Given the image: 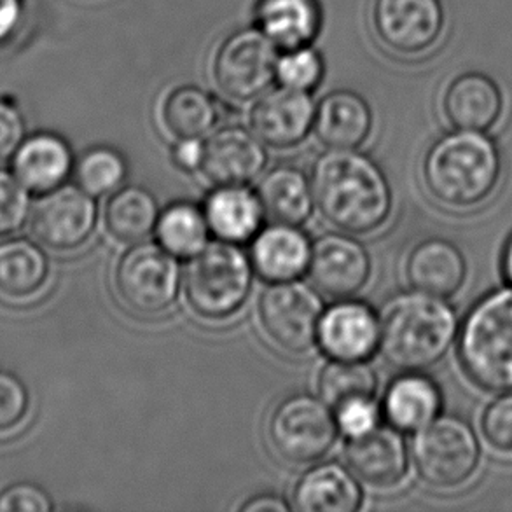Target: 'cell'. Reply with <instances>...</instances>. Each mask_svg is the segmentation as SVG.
Instances as JSON below:
<instances>
[{"label":"cell","mask_w":512,"mask_h":512,"mask_svg":"<svg viewBox=\"0 0 512 512\" xmlns=\"http://www.w3.org/2000/svg\"><path fill=\"white\" fill-rule=\"evenodd\" d=\"M443 399L436 383L411 371L388 387L383 411L388 422L401 432H418L441 413Z\"/></svg>","instance_id":"cell-28"},{"label":"cell","mask_w":512,"mask_h":512,"mask_svg":"<svg viewBox=\"0 0 512 512\" xmlns=\"http://www.w3.org/2000/svg\"><path fill=\"white\" fill-rule=\"evenodd\" d=\"M128 175L125 158L112 147H91L74 163L77 186L91 196L118 191Z\"/></svg>","instance_id":"cell-33"},{"label":"cell","mask_w":512,"mask_h":512,"mask_svg":"<svg viewBox=\"0 0 512 512\" xmlns=\"http://www.w3.org/2000/svg\"><path fill=\"white\" fill-rule=\"evenodd\" d=\"M306 273L320 294L352 298L369 280L371 259L366 247L352 236L331 233L313 243Z\"/></svg>","instance_id":"cell-14"},{"label":"cell","mask_w":512,"mask_h":512,"mask_svg":"<svg viewBox=\"0 0 512 512\" xmlns=\"http://www.w3.org/2000/svg\"><path fill=\"white\" fill-rule=\"evenodd\" d=\"M411 455L418 476L434 488L451 490L476 474L481 446L471 425L457 416H437L416 432Z\"/></svg>","instance_id":"cell-7"},{"label":"cell","mask_w":512,"mask_h":512,"mask_svg":"<svg viewBox=\"0 0 512 512\" xmlns=\"http://www.w3.org/2000/svg\"><path fill=\"white\" fill-rule=\"evenodd\" d=\"M292 507L282 497L273 493H263L247 500L240 511L242 512H289Z\"/></svg>","instance_id":"cell-43"},{"label":"cell","mask_w":512,"mask_h":512,"mask_svg":"<svg viewBox=\"0 0 512 512\" xmlns=\"http://www.w3.org/2000/svg\"><path fill=\"white\" fill-rule=\"evenodd\" d=\"M32 397L27 385L11 371L0 369V436L13 434L27 422Z\"/></svg>","instance_id":"cell-35"},{"label":"cell","mask_w":512,"mask_h":512,"mask_svg":"<svg viewBox=\"0 0 512 512\" xmlns=\"http://www.w3.org/2000/svg\"><path fill=\"white\" fill-rule=\"evenodd\" d=\"M203 140L187 139L175 140L172 160L175 167L186 172L200 170L201 158H203Z\"/></svg>","instance_id":"cell-41"},{"label":"cell","mask_w":512,"mask_h":512,"mask_svg":"<svg viewBox=\"0 0 512 512\" xmlns=\"http://www.w3.org/2000/svg\"><path fill=\"white\" fill-rule=\"evenodd\" d=\"M256 27L280 51L312 46L322 28L319 0H257Z\"/></svg>","instance_id":"cell-24"},{"label":"cell","mask_w":512,"mask_h":512,"mask_svg":"<svg viewBox=\"0 0 512 512\" xmlns=\"http://www.w3.org/2000/svg\"><path fill=\"white\" fill-rule=\"evenodd\" d=\"M30 196L13 173L0 168V238L18 233L30 219Z\"/></svg>","instance_id":"cell-36"},{"label":"cell","mask_w":512,"mask_h":512,"mask_svg":"<svg viewBox=\"0 0 512 512\" xmlns=\"http://www.w3.org/2000/svg\"><path fill=\"white\" fill-rule=\"evenodd\" d=\"M27 139V126L20 109L0 98V163L11 160L21 142Z\"/></svg>","instance_id":"cell-40"},{"label":"cell","mask_w":512,"mask_h":512,"mask_svg":"<svg viewBox=\"0 0 512 512\" xmlns=\"http://www.w3.org/2000/svg\"><path fill=\"white\" fill-rule=\"evenodd\" d=\"M502 161L486 133L455 130L437 139L422 163L423 186L430 198L453 210L485 203L499 184Z\"/></svg>","instance_id":"cell-2"},{"label":"cell","mask_w":512,"mask_h":512,"mask_svg":"<svg viewBox=\"0 0 512 512\" xmlns=\"http://www.w3.org/2000/svg\"><path fill=\"white\" fill-rule=\"evenodd\" d=\"M268 153L256 133L224 126L203 144L200 172L214 186H245L263 173Z\"/></svg>","instance_id":"cell-15"},{"label":"cell","mask_w":512,"mask_h":512,"mask_svg":"<svg viewBox=\"0 0 512 512\" xmlns=\"http://www.w3.org/2000/svg\"><path fill=\"white\" fill-rule=\"evenodd\" d=\"M156 236L163 249L175 257H193L208 243L207 215L193 203H173L160 215Z\"/></svg>","instance_id":"cell-31"},{"label":"cell","mask_w":512,"mask_h":512,"mask_svg":"<svg viewBox=\"0 0 512 512\" xmlns=\"http://www.w3.org/2000/svg\"><path fill=\"white\" fill-rule=\"evenodd\" d=\"M343 457L353 476L373 488H394L408 476V446L395 427L378 425L364 436L350 437Z\"/></svg>","instance_id":"cell-17"},{"label":"cell","mask_w":512,"mask_h":512,"mask_svg":"<svg viewBox=\"0 0 512 512\" xmlns=\"http://www.w3.org/2000/svg\"><path fill=\"white\" fill-rule=\"evenodd\" d=\"M180 282L177 257L160 243H135L114 271L119 299L137 315H158L168 310L179 296Z\"/></svg>","instance_id":"cell-9"},{"label":"cell","mask_w":512,"mask_h":512,"mask_svg":"<svg viewBox=\"0 0 512 512\" xmlns=\"http://www.w3.org/2000/svg\"><path fill=\"white\" fill-rule=\"evenodd\" d=\"M360 506L359 481L340 464L315 465L292 490V507L301 512H353Z\"/></svg>","instance_id":"cell-25"},{"label":"cell","mask_w":512,"mask_h":512,"mask_svg":"<svg viewBox=\"0 0 512 512\" xmlns=\"http://www.w3.org/2000/svg\"><path fill=\"white\" fill-rule=\"evenodd\" d=\"M160 215L158 200L149 189L140 186L119 187L105 205V228L119 243L135 245L153 233Z\"/></svg>","instance_id":"cell-30"},{"label":"cell","mask_w":512,"mask_h":512,"mask_svg":"<svg viewBox=\"0 0 512 512\" xmlns=\"http://www.w3.org/2000/svg\"><path fill=\"white\" fill-rule=\"evenodd\" d=\"M312 245L298 226L271 224L254 236L250 261L257 275L270 282L301 277L310 264Z\"/></svg>","instance_id":"cell-23"},{"label":"cell","mask_w":512,"mask_h":512,"mask_svg":"<svg viewBox=\"0 0 512 512\" xmlns=\"http://www.w3.org/2000/svg\"><path fill=\"white\" fill-rule=\"evenodd\" d=\"M404 271L411 289L446 299L465 284L467 261L450 240L427 238L409 252Z\"/></svg>","instance_id":"cell-19"},{"label":"cell","mask_w":512,"mask_h":512,"mask_svg":"<svg viewBox=\"0 0 512 512\" xmlns=\"http://www.w3.org/2000/svg\"><path fill=\"white\" fill-rule=\"evenodd\" d=\"M53 502L41 486L14 483L0 490V512H51Z\"/></svg>","instance_id":"cell-39"},{"label":"cell","mask_w":512,"mask_h":512,"mask_svg":"<svg viewBox=\"0 0 512 512\" xmlns=\"http://www.w3.org/2000/svg\"><path fill=\"white\" fill-rule=\"evenodd\" d=\"M254 264L238 243H207L189 257L184 273L187 305L208 320H224L242 308L254 282Z\"/></svg>","instance_id":"cell-5"},{"label":"cell","mask_w":512,"mask_h":512,"mask_svg":"<svg viewBox=\"0 0 512 512\" xmlns=\"http://www.w3.org/2000/svg\"><path fill=\"white\" fill-rule=\"evenodd\" d=\"M256 196L271 224L301 226L312 217L315 205L312 180L299 168L291 165L271 168L259 180Z\"/></svg>","instance_id":"cell-26"},{"label":"cell","mask_w":512,"mask_h":512,"mask_svg":"<svg viewBox=\"0 0 512 512\" xmlns=\"http://www.w3.org/2000/svg\"><path fill=\"white\" fill-rule=\"evenodd\" d=\"M441 111L455 130L490 132L506 112V97L499 83L483 72H464L448 81Z\"/></svg>","instance_id":"cell-16"},{"label":"cell","mask_w":512,"mask_h":512,"mask_svg":"<svg viewBox=\"0 0 512 512\" xmlns=\"http://www.w3.org/2000/svg\"><path fill=\"white\" fill-rule=\"evenodd\" d=\"M23 0H0V46L13 39L23 21Z\"/></svg>","instance_id":"cell-42"},{"label":"cell","mask_w":512,"mask_h":512,"mask_svg":"<svg viewBox=\"0 0 512 512\" xmlns=\"http://www.w3.org/2000/svg\"><path fill=\"white\" fill-rule=\"evenodd\" d=\"M373 111L350 90L331 91L315 111L313 133L327 149H359L373 132Z\"/></svg>","instance_id":"cell-21"},{"label":"cell","mask_w":512,"mask_h":512,"mask_svg":"<svg viewBox=\"0 0 512 512\" xmlns=\"http://www.w3.org/2000/svg\"><path fill=\"white\" fill-rule=\"evenodd\" d=\"M203 210L210 231L224 242H249L257 235L263 219L256 193L243 186L217 187Z\"/></svg>","instance_id":"cell-29"},{"label":"cell","mask_w":512,"mask_h":512,"mask_svg":"<svg viewBox=\"0 0 512 512\" xmlns=\"http://www.w3.org/2000/svg\"><path fill=\"white\" fill-rule=\"evenodd\" d=\"M458 357L488 392H512V287L488 294L465 317Z\"/></svg>","instance_id":"cell-4"},{"label":"cell","mask_w":512,"mask_h":512,"mask_svg":"<svg viewBox=\"0 0 512 512\" xmlns=\"http://www.w3.org/2000/svg\"><path fill=\"white\" fill-rule=\"evenodd\" d=\"M28 221L35 240L44 247L74 250L83 247L97 228V201L77 184L56 187L42 194Z\"/></svg>","instance_id":"cell-12"},{"label":"cell","mask_w":512,"mask_h":512,"mask_svg":"<svg viewBox=\"0 0 512 512\" xmlns=\"http://www.w3.org/2000/svg\"><path fill=\"white\" fill-rule=\"evenodd\" d=\"M11 170L28 193L46 194L63 186L74 172L69 144L55 133H34L11 158Z\"/></svg>","instance_id":"cell-20"},{"label":"cell","mask_w":512,"mask_h":512,"mask_svg":"<svg viewBox=\"0 0 512 512\" xmlns=\"http://www.w3.org/2000/svg\"><path fill=\"white\" fill-rule=\"evenodd\" d=\"M380 331L371 306L341 301L322 315L319 343L331 359L367 360L380 348Z\"/></svg>","instance_id":"cell-18"},{"label":"cell","mask_w":512,"mask_h":512,"mask_svg":"<svg viewBox=\"0 0 512 512\" xmlns=\"http://www.w3.org/2000/svg\"><path fill=\"white\" fill-rule=\"evenodd\" d=\"M369 21L383 48L399 56H422L436 48L446 28L441 0H373Z\"/></svg>","instance_id":"cell-11"},{"label":"cell","mask_w":512,"mask_h":512,"mask_svg":"<svg viewBox=\"0 0 512 512\" xmlns=\"http://www.w3.org/2000/svg\"><path fill=\"white\" fill-rule=\"evenodd\" d=\"M280 49L254 25L226 35L210 56V81L236 104L254 102L277 81Z\"/></svg>","instance_id":"cell-6"},{"label":"cell","mask_w":512,"mask_h":512,"mask_svg":"<svg viewBox=\"0 0 512 512\" xmlns=\"http://www.w3.org/2000/svg\"><path fill=\"white\" fill-rule=\"evenodd\" d=\"M49 280L44 250L27 238L0 240V298L21 303L35 298Z\"/></svg>","instance_id":"cell-27"},{"label":"cell","mask_w":512,"mask_h":512,"mask_svg":"<svg viewBox=\"0 0 512 512\" xmlns=\"http://www.w3.org/2000/svg\"><path fill=\"white\" fill-rule=\"evenodd\" d=\"M156 116L173 140L207 139L219 121L215 98L194 84H177L161 93Z\"/></svg>","instance_id":"cell-22"},{"label":"cell","mask_w":512,"mask_h":512,"mask_svg":"<svg viewBox=\"0 0 512 512\" xmlns=\"http://www.w3.org/2000/svg\"><path fill=\"white\" fill-rule=\"evenodd\" d=\"M481 434L490 448L512 455V392H504L488 404L481 418Z\"/></svg>","instance_id":"cell-37"},{"label":"cell","mask_w":512,"mask_h":512,"mask_svg":"<svg viewBox=\"0 0 512 512\" xmlns=\"http://www.w3.org/2000/svg\"><path fill=\"white\" fill-rule=\"evenodd\" d=\"M326 74V65L313 46L280 51L277 62V81L292 90L312 91L319 88Z\"/></svg>","instance_id":"cell-34"},{"label":"cell","mask_w":512,"mask_h":512,"mask_svg":"<svg viewBox=\"0 0 512 512\" xmlns=\"http://www.w3.org/2000/svg\"><path fill=\"white\" fill-rule=\"evenodd\" d=\"M502 271H504V277L512 287V236L507 242L504 254H502Z\"/></svg>","instance_id":"cell-44"},{"label":"cell","mask_w":512,"mask_h":512,"mask_svg":"<svg viewBox=\"0 0 512 512\" xmlns=\"http://www.w3.org/2000/svg\"><path fill=\"white\" fill-rule=\"evenodd\" d=\"M322 315L324 306L317 291L298 280L273 282L257 303L264 336L287 353L306 352L319 341Z\"/></svg>","instance_id":"cell-10"},{"label":"cell","mask_w":512,"mask_h":512,"mask_svg":"<svg viewBox=\"0 0 512 512\" xmlns=\"http://www.w3.org/2000/svg\"><path fill=\"white\" fill-rule=\"evenodd\" d=\"M320 399L331 408L355 399H373L378 390V378L366 360L333 359L319 374Z\"/></svg>","instance_id":"cell-32"},{"label":"cell","mask_w":512,"mask_h":512,"mask_svg":"<svg viewBox=\"0 0 512 512\" xmlns=\"http://www.w3.org/2000/svg\"><path fill=\"white\" fill-rule=\"evenodd\" d=\"M324 399L294 394L278 402L268 420V437L278 457L312 464L326 457L338 439V422Z\"/></svg>","instance_id":"cell-8"},{"label":"cell","mask_w":512,"mask_h":512,"mask_svg":"<svg viewBox=\"0 0 512 512\" xmlns=\"http://www.w3.org/2000/svg\"><path fill=\"white\" fill-rule=\"evenodd\" d=\"M334 411L338 427L348 437L364 436L380 425V408L374 397L345 402Z\"/></svg>","instance_id":"cell-38"},{"label":"cell","mask_w":512,"mask_h":512,"mask_svg":"<svg viewBox=\"0 0 512 512\" xmlns=\"http://www.w3.org/2000/svg\"><path fill=\"white\" fill-rule=\"evenodd\" d=\"M380 322L383 359L408 373L434 366L457 340L455 310L443 298L423 292L392 299Z\"/></svg>","instance_id":"cell-3"},{"label":"cell","mask_w":512,"mask_h":512,"mask_svg":"<svg viewBox=\"0 0 512 512\" xmlns=\"http://www.w3.org/2000/svg\"><path fill=\"white\" fill-rule=\"evenodd\" d=\"M310 180L320 214L343 233H371L392 212V189L385 173L355 149H329L315 161Z\"/></svg>","instance_id":"cell-1"},{"label":"cell","mask_w":512,"mask_h":512,"mask_svg":"<svg viewBox=\"0 0 512 512\" xmlns=\"http://www.w3.org/2000/svg\"><path fill=\"white\" fill-rule=\"evenodd\" d=\"M317 105L312 93L292 88H270L254 100L249 114L250 130L264 146L291 149L313 132Z\"/></svg>","instance_id":"cell-13"}]
</instances>
